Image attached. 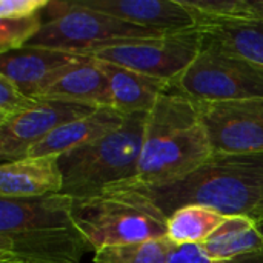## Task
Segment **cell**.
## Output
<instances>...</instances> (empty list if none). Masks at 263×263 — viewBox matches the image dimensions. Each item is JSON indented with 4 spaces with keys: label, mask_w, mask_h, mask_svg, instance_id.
<instances>
[{
    "label": "cell",
    "mask_w": 263,
    "mask_h": 263,
    "mask_svg": "<svg viewBox=\"0 0 263 263\" xmlns=\"http://www.w3.org/2000/svg\"><path fill=\"white\" fill-rule=\"evenodd\" d=\"M72 205L66 194L0 199V260L80 263L94 250L74 222Z\"/></svg>",
    "instance_id": "cell-1"
},
{
    "label": "cell",
    "mask_w": 263,
    "mask_h": 263,
    "mask_svg": "<svg viewBox=\"0 0 263 263\" xmlns=\"http://www.w3.org/2000/svg\"><path fill=\"white\" fill-rule=\"evenodd\" d=\"M213 157L202 103L171 88L146 114L137 180L146 186L177 182Z\"/></svg>",
    "instance_id": "cell-2"
},
{
    "label": "cell",
    "mask_w": 263,
    "mask_h": 263,
    "mask_svg": "<svg viewBox=\"0 0 263 263\" xmlns=\"http://www.w3.org/2000/svg\"><path fill=\"white\" fill-rule=\"evenodd\" d=\"M148 190L166 217L188 205L251 217L263 200V154L213 156L183 179Z\"/></svg>",
    "instance_id": "cell-3"
},
{
    "label": "cell",
    "mask_w": 263,
    "mask_h": 263,
    "mask_svg": "<svg viewBox=\"0 0 263 263\" xmlns=\"http://www.w3.org/2000/svg\"><path fill=\"white\" fill-rule=\"evenodd\" d=\"M72 216L94 253L105 247L166 237L168 217L137 179L74 199Z\"/></svg>",
    "instance_id": "cell-4"
},
{
    "label": "cell",
    "mask_w": 263,
    "mask_h": 263,
    "mask_svg": "<svg viewBox=\"0 0 263 263\" xmlns=\"http://www.w3.org/2000/svg\"><path fill=\"white\" fill-rule=\"evenodd\" d=\"M146 114L126 116L122 126L59 157L63 191L72 199L137 177Z\"/></svg>",
    "instance_id": "cell-5"
},
{
    "label": "cell",
    "mask_w": 263,
    "mask_h": 263,
    "mask_svg": "<svg viewBox=\"0 0 263 263\" xmlns=\"http://www.w3.org/2000/svg\"><path fill=\"white\" fill-rule=\"evenodd\" d=\"M42 20L40 32L26 46L51 48L80 55L119 42L163 34L89 9L77 0H49L42 11Z\"/></svg>",
    "instance_id": "cell-6"
},
{
    "label": "cell",
    "mask_w": 263,
    "mask_h": 263,
    "mask_svg": "<svg viewBox=\"0 0 263 263\" xmlns=\"http://www.w3.org/2000/svg\"><path fill=\"white\" fill-rule=\"evenodd\" d=\"M173 88L199 103L263 99V71L251 63L202 45L199 55Z\"/></svg>",
    "instance_id": "cell-7"
},
{
    "label": "cell",
    "mask_w": 263,
    "mask_h": 263,
    "mask_svg": "<svg viewBox=\"0 0 263 263\" xmlns=\"http://www.w3.org/2000/svg\"><path fill=\"white\" fill-rule=\"evenodd\" d=\"M203 45L200 28L133 39L100 48L86 57L112 63L146 76L174 82L199 55Z\"/></svg>",
    "instance_id": "cell-8"
},
{
    "label": "cell",
    "mask_w": 263,
    "mask_h": 263,
    "mask_svg": "<svg viewBox=\"0 0 263 263\" xmlns=\"http://www.w3.org/2000/svg\"><path fill=\"white\" fill-rule=\"evenodd\" d=\"M213 156L263 154V99L202 103Z\"/></svg>",
    "instance_id": "cell-9"
},
{
    "label": "cell",
    "mask_w": 263,
    "mask_h": 263,
    "mask_svg": "<svg viewBox=\"0 0 263 263\" xmlns=\"http://www.w3.org/2000/svg\"><path fill=\"white\" fill-rule=\"evenodd\" d=\"M96 109L85 105L37 99L29 109L0 123V160L12 162L26 157L29 149L52 131Z\"/></svg>",
    "instance_id": "cell-10"
},
{
    "label": "cell",
    "mask_w": 263,
    "mask_h": 263,
    "mask_svg": "<svg viewBox=\"0 0 263 263\" xmlns=\"http://www.w3.org/2000/svg\"><path fill=\"white\" fill-rule=\"evenodd\" d=\"M85 59L86 55L59 49L25 46L0 54V76H5L25 94L35 99L54 80Z\"/></svg>",
    "instance_id": "cell-11"
},
{
    "label": "cell",
    "mask_w": 263,
    "mask_h": 263,
    "mask_svg": "<svg viewBox=\"0 0 263 263\" xmlns=\"http://www.w3.org/2000/svg\"><path fill=\"white\" fill-rule=\"evenodd\" d=\"M80 5L122 22L157 32L199 28L196 15L180 0H77Z\"/></svg>",
    "instance_id": "cell-12"
},
{
    "label": "cell",
    "mask_w": 263,
    "mask_h": 263,
    "mask_svg": "<svg viewBox=\"0 0 263 263\" xmlns=\"http://www.w3.org/2000/svg\"><path fill=\"white\" fill-rule=\"evenodd\" d=\"M62 191L59 156L23 157L0 165V199H34Z\"/></svg>",
    "instance_id": "cell-13"
},
{
    "label": "cell",
    "mask_w": 263,
    "mask_h": 263,
    "mask_svg": "<svg viewBox=\"0 0 263 263\" xmlns=\"http://www.w3.org/2000/svg\"><path fill=\"white\" fill-rule=\"evenodd\" d=\"M35 99L77 103L94 109L112 108L108 77L100 63L89 57L62 74Z\"/></svg>",
    "instance_id": "cell-14"
},
{
    "label": "cell",
    "mask_w": 263,
    "mask_h": 263,
    "mask_svg": "<svg viewBox=\"0 0 263 263\" xmlns=\"http://www.w3.org/2000/svg\"><path fill=\"white\" fill-rule=\"evenodd\" d=\"M126 116L114 108H99L91 114L72 120L49 136L42 142L34 145L26 157H45V156H62L83 145H88L108 133L117 129L125 122Z\"/></svg>",
    "instance_id": "cell-15"
},
{
    "label": "cell",
    "mask_w": 263,
    "mask_h": 263,
    "mask_svg": "<svg viewBox=\"0 0 263 263\" xmlns=\"http://www.w3.org/2000/svg\"><path fill=\"white\" fill-rule=\"evenodd\" d=\"M99 63L109 82L112 108L125 116L148 114L159 99L173 88V82L170 80L146 76L106 62Z\"/></svg>",
    "instance_id": "cell-16"
},
{
    "label": "cell",
    "mask_w": 263,
    "mask_h": 263,
    "mask_svg": "<svg viewBox=\"0 0 263 263\" xmlns=\"http://www.w3.org/2000/svg\"><path fill=\"white\" fill-rule=\"evenodd\" d=\"M199 247L211 262L254 254L263 251V228L250 216L227 217Z\"/></svg>",
    "instance_id": "cell-17"
},
{
    "label": "cell",
    "mask_w": 263,
    "mask_h": 263,
    "mask_svg": "<svg viewBox=\"0 0 263 263\" xmlns=\"http://www.w3.org/2000/svg\"><path fill=\"white\" fill-rule=\"evenodd\" d=\"M203 45L242 59L263 71V22L200 28Z\"/></svg>",
    "instance_id": "cell-18"
},
{
    "label": "cell",
    "mask_w": 263,
    "mask_h": 263,
    "mask_svg": "<svg viewBox=\"0 0 263 263\" xmlns=\"http://www.w3.org/2000/svg\"><path fill=\"white\" fill-rule=\"evenodd\" d=\"M225 219V216L205 206H182L168 216L166 237L174 247L202 245Z\"/></svg>",
    "instance_id": "cell-19"
},
{
    "label": "cell",
    "mask_w": 263,
    "mask_h": 263,
    "mask_svg": "<svg viewBox=\"0 0 263 263\" xmlns=\"http://www.w3.org/2000/svg\"><path fill=\"white\" fill-rule=\"evenodd\" d=\"M197 18L199 28L263 22V0H180Z\"/></svg>",
    "instance_id": "cell-20"
},
{
    "label": "cell",
    "mask_w": 263,
    "mask_h": 263,
    "mask_svg": "<svg viewBox=\"0 0 263 263\" xmlns=\"http://www.w3.org/2000/svg\"><path fill=\"white\" fill-rule=\"evenodd\" d=\"M173 248L168 237L112 245L97 250L92 263H168Z\"/></svg>",
    "instance_id": "cell-21"
},
{
    "label": "cell",
    "mask_w": 263,
    "mask_h": 263,
    "mask_svg": "<svg viewBox=\"0 0 263 263\" xmlns=\"http://www.w3.org/2000/svg\"><path fill=\"white\" fill-rule=\"evenodd\" d=\"M42 26V12L22 18H0V54L25 48Z\"/></svg>",
    "instance_id": "cell-22"
},
{
    "label": "cell",
    "mask_w": 263,
    "mask_h": 263,
    "mask_svg": "<svg viewBox=\"0 0 263 263\" xmlns=\"http://www.w3.org/2000/svg\"><path fill=\"white\" fill-rule=\"evenodd\" d=\"M37 99L25 94L15 83L0 76V123L11 120L35 105Z\"/></svg>",
    "instance_id": "cell-23"
},
{
    "label": "cell",
    "mask_w": 263,
    "mask_h": 263,
    "mask_svg": "<svg viewBox=\"0 0 263 263\" xmlns=\"http://www.w3.org/2000/svg\"><path fill=\"white\" fill-rule=\"evenodd\" d=\"M168 263H263V251L240 256V257L223 260V262H211L202 253L199 245H185V247H174L173 248Z\"/></svg>",
    "instance_id": "cell-24"
},
{
    "label": "cell",
    "mask_w": 263,
    "mask_h": 263,
    "mask_svg": "<svg viewBox=\"0 0 263 263\" xmlns=\"http://www.w3.org/2000/svg\"><path fill=\"white\" fill-rule=\"evenodd\" d=\"M49 0H0V18H22L42 12Z\"/></svg>",
    "instance_id": "cell-25"
},
{
    "label": "cell",
    "mask_w": 263,
    "mask_h": 263,
    "mask_svg": "<svg viewBox=\"0 0 263 263\" xmlns=\"http://www.w3.org/2000/svg\"><path fill=\"white\" fill-rule=\"evenodd\" d=\"M251 219H254L260 227H263V200L262 203L254 210V213L251 214Z\"/></svg>",
    "instance_id": "cell-26"
},
{
    "label": "cell",
    "mask_w": 263,
    "mask_h": 263,
    "mask_svg": "<svg viewBox=\"0 0 263 263\" xmlns=\"http://www.w3.org/2000/svg\"><path fill=\"white\" fill-rule=\"evenodd\" d=\"M0 263H15V262H5V260H0Z\"/></svg>",
    "instance_id": "cell-27"
}]
</instances>
